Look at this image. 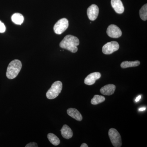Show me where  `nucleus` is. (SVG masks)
<instances>
[{"label":"nucleus","instance_id":"f257e3e1","mask_svg":"<svg viewBox=\"0 0 147 147\" xmlns=\"http://www.w3.org/2000/svg\"><path fill=\"white\" fill-rule=\"evenodd\" d=\"M79 44V40L78 38L71 35H68L65 37L60 43V47L63 49L75 53L78 51L77 46Z\"/></svg>","mask_w":147,"mask_h":147},{"label":"nucleus","instance_id":"f03ea898","mask_svg":"<svg viewBox=\"0 0 147 147\" xmlns=\"http://www.w3.org/2000/svg\"><path fill=\"white\" fill-rule=\"evenodd\" d=\"M22 63L21 61L15 59L11 61L7 68L6 76L8 79H13L16 78L21 71Z\"/></svg>","mask_w":147,"mask_h":147},{"label":"nucleus","instance_id":"7ed1b4c3","mask_svg":"<svg viewBox=\"0 0 147 147\" xmlns=\"http://www.w3.org/2000/svg\"><path fill=\"white\" fill-rule=\"evenodd\" d=\"M63 85L60 81L54 82L51 88L46 93V96L49 99H53L57 97L62 89Z\"/></svg>","mask_w":147,"mask_h":147},{"label":"nucleus","instance_id":"20e7f679","mask_svg":"<svg viewBox=\"0 0 147 147\" xmlns=\"http://www.w3.org/2000/svg\"><path fill=\"white\" fill-rule=\"evenodd\" d=\"M108 135L112 144L115 147H120L122 146L121 138L120 134L117 129L110 128Z\"/></svg>","mask_w":147,"mask_h":147},{"label":"nucleus","instance_id":"39448f33","mask_svg":"<svg viewBox=\"0 0 147 147\" xmlns=\"http://www.w3.org/2000/svg\"><path fill=\"white\" fill-rule=\"evenodd\" d=\"M68 26V20L65 18H62L59 20L54 26V32L57 34H61L67 29Z\"/></svg>","mask_w":147,"mask_h":147},{"label":"nucleus","instance_id":"423d86ee","mask_svg":"<svg viewBox=\"0 0 147 147\" xmlns=\"http://www.w3.org/2000/svg\"><path fill=\"white\" fill-rule=\"evenodd\" d=\"M119 48V43L116 41H111L107 42L103 45L102 48V52L105 55H110L117 51Z\"/></svg>","mask_w":147,"mask_h":147},{"label":"nucleus","instance_id":"0eeeda50","mask_svg":"<svg viewBox=\"0 0 147 147\" xmlns=\"http://www.w3.org/2000/svg\"><path fill=\"white\" fill-rule=\"evenodd\" d=\"M108 36L113 38H118L122 35L121 29L115 25H111L108 26L107 30Z\"/></svg>","mask_w":147,"mask_h":147},{"label":"nucleus","instance_id":"6e6552de","mask_svg":"<svg viewBox=\"0 0 147 147\" xmlns=\"http://www.w3.org/2000/svg\"><path fill=\"white\" fill-rule=\"evenodd\" d=\"M99 13V9L97 5H92L87 9V15L91 21H94L97 18Z\"/></svg>","mask_w":147,"mask_h":147},{"label":"nucleus","instance_id":"1a4fd4ad","mask_svg":"<svg viewBox=\"0 0 147 147\" xmlns=\"http://www.w3.org/2000/svg\"><path fill=\"white\" fill-rule=\"evenodd\" d=\"M101 77V74L98 72H95L89 74L85 78L84 83L86 85L91 86L95 84L96 80L100 79Z\"/></svg>","mask_w":147,"mask_h":147},{"label":"nucleus","instance_id":"9d476101","mask_svg":"<svg viewBox=\"0 0 147 147\" xmlns=\"http://www.w3.org/2000/svg\"><path fill=\"white\" fill-rule=\"evenodd\" d=\"M111 5L115 11L119 14L122 13L124 11V7L121 0H111Z\"/></svg>","mask_w":147,"mask_h":147},{"label":"nucleus","instance_id":"9b49d317","mask_svg":"<svg viewBox=\"0 0 147 147\" xmlns=\"http://www.w3.org/2000/svg\"><path fill=\"white\" fill-rule=\"evenodd\" d=\"M116 89V86L113 84H108L100 88V92L104 95L110 96L113 94Z\"/></svg>","mask_w":147,"mask_h":147},{"label":"nucleus","instance_id":"f8f14e48","mask_svg":"<svg viewBox=\"0 0 147 147\" xmlns=\"http://www.w3.org/2000/svg\"><path fill=\"white\" fill-rule=\"evenodd\" d=\"M67 112L69 115L71 117L73 118V119H75L76 120L80 121H82L83 119L82 114L75 108H69L67 109Z\"/></svg>","mask_w":147,"mask_h":147},{"label":"nucleus","instance_id":"ddd939ff","mask_svg":"<svg viewBox=\"0 0 147 147\" xmlns=\"http://www.w3.org/2000/svg\"><path fill=\"white\" fill-rule=\"evenodd\" d=\"M61 134L64 138L65 139H69L73 136V131L67 125H64L61 130Z\"/></svg>","mask_w":147,"mask_h":147},{"label":"nucleus","instance_id":"4468645a","mask_svg":"<svg viewBox=\"0 0 147 147\" xmlns=\"http://www.w3.org/2000/svg\"><path fill=\"white\" fill-rule=\"evenodd\" d=\"M12 22L16 25H21L24 22V17L21 13H14L11 18Z\"/></svg>","mask_w":147,"mask_h":147},{"label":"nucleus","instance_id":"2eb2a0df","mask_svg":"<svg viewBox=\"0 0 147 147\" xmlns=\"http://www.w3.org/2000/svg\"><path fill=\"white\" fill-rule=\"evenodd\" d=\"M140 62L139 61H125L123 62L121 64V67L122 68H126L128 67H134L139 66Z\"/></svg>","mask_w":147,"mask_h":147},{"label":"nucleus","instance_id":"dca6fc26","mask_svg":"<svg viewBox=\"0 0 147 147\" xmlns=\"http://www.w3.org/2000/svg\"><path fill=\"white\" fill-rule=\"evenodd\" d=\"M47 137L50 143L54 146H58L60 143V141L59 138L53 133H49L47 134Z\"/></svg>","mask_w":147,"mask_h":147},{"label":"nucleus","instance_id":"f3484780","mask_svg":"<svg viewBox=\"0 0 147 147\" xmlns=\"http://www.w3.org/2000/svg\"><path fill=\"white\" fill-rule=\"evenodd\" d=\"M105 99V98L102 96L95 95L94 96L93 98H92L91 103L92 105H97V104L104 102Z\"/></svg>","mask_w":147,"mask_h":147},{"label":"nucleus","instance_id":"a211bd4d","mask_svg":"<svg viewBox=\"0 0 147 147\" xmlns=\"http://www.w3.org/2000/svg\"><path fill=\"white\" fill-rule=\"evenodd\" d=\"M140 18L143 21H146L147 19V5L146 4L142 6L139 11Z\"/></svg>","mask_w":147,"mask_h":147},{"label":"nucleus","instance_id":"6ab92c4d","mask_svg":"<svg viewBox=\"0 0 147 147\" xmlns=\"http://www.w3.org/2000/svg\"><path fill=\"white\" fill-rule=\"evenodd\" d=\"M6 28L4 24L0 21V33H4L5 31Z\"/></svg>","mask_w":147,"mask_h":147},{"label":"nucleus","instance_id":"aec40b11","mask_svg":"<svg viewBox=\"0 0 147 147\" xmlns=\"http://www.w3.org/2000/svg\"><path fill=\"white\" fill-rule=\"evenodd\" d=\"M38 147V146H37L36 143H35V142H31V143H29L26 146V147Z\"/></svg>","mask_w":147,"mask_h":147},{"label":"nucleus","instance_id":"412c9836","mask_svg":"<svg viewBox=\"0 0 147 147\" xmlns=\"http://www.w3.org/2000/svg\"><path fill=\"white\" fill-rule=\"evenodd\" d=\"M141 98H142V97H141V95H139V96H137V98H136V100H135L136 102H138V101L141 99Z\"/></svg>","mask_w":147,"mask_h":147},{"label":"nucleus","instance_id":"4be33fe9","mask_svg":"<svg viewBox=\"0 0 147 147\" xmlns=\"http://www.w3.org/2000/svg\"><path fill=\"white\" fill-rule=\"evenodd\" d=\"M81 147H88V145L87 144H86V143H83V144H82V145H81Z\"/></svg>","mask_w":147,"mask_h":147},{"label":"nucleus","instance_id":"5701e85b","mask_svg":"<svg viewBox=\"0 0 147 147\" xmlns=\"http://www.w3.org/2000/svg\"><path fill=\"white\" fill-rule=\"evenodd\" d=\"M146 110V108H139V110L140 111H144V110Z\"/></svg>","mask_w":147,"mask_h":147}]
</instances>
